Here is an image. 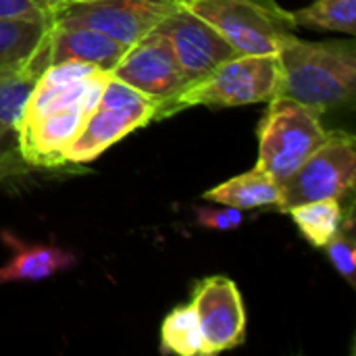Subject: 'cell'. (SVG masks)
<instances>
[{
    "label": "cell",
    "instance_id": "obj_19",
    "mask_svg": "<svg viewBox=\"0 0 356 356\" xmlns=\"http://www.w3.org/2000/svg\"><path fill=\"white\" fill-rule=\"evenodd\" d=\"M161 350L167 355H202V332L192 302L173 309L165 317L161 327Z\"/></svg>",
    "mask_w": 356,
    "mask_h": 356
},
{
    "label": "cell",
    "instance_id": "obj_23",
    "mask_svg": "<svg viewBox=\"0 0 356 356\" xmlns=\"http://www.w3.org/2000/svg\"><path fill=\"white\" fill-rule=\"evenodd\" d=\"M27 169H29V165L19 154L17 144L13 148H6L0 144V181L15 177V175H25Z\"/></svg>",
    "mask_w": 356,
    "mask_h": 356
},
{
    "label": "cell",
    "instance_id": "obj_15",
    "mask_svg": "<svg viewBox=\"0 0 356 356\" xmlns=\"http://www.w3.org/2000/svg\"><path fill=\"white\" fill-rule=\"evenodd\" d=\"M204 200L234 207L240 211H252V209H265L282 204V188L280 184L269 177L259 165L238 177H232L225 184L215 186L213 190L204 192Z\"/></svg>",
    "mask_w": 356,
    "mask_h": 356
},
{
    "label": "cell",
    "instance_id": "obj_22",
    "mask_svg": "<svg viewBox=\"0 0 356 356\" xmlns=\"http://www.w3.org/2000/svg\"><path fill=\"white\" fill-rule=\"evenodd\" d=\"M244 221V215L240 209L234 207H225L221 204V209H211V207H196V223L209 229H217V232H232L238 229Z\"/></svg>",
    "mask_w": 356,
    "mask_h": 356
},
{
    "label": "cell",
    "instance_id": "obj_9",
    "mask_svg": "<svg viewBox=\"0 0 356 356\" xmlns=\"http://www.w3.org/2000/svg\"><path fill=\"white\" fill-rule=\"evenodd\" d=\"M111 75L144 96L154 98L159 106L173 100L190 86L169 40L156 29L131 44Z\"/></svg>",
    "mask_w": 356,
    "mask_h": 356
},
{
    "label": "cell",
    "instance_id": "obj_17",
    "mask_svg": "<svg viewBox=\"0 0 356 356\" xmlns=\"http://www.w3.org/2000/svg\"><path fill=\"white\" fill-rule=\"evenodd\" d=\"M50 25L23 19H0V69L29 63Z\"/></svg>",
    "mask_w": 356,
    "mask_h": 356
},
{
    "label": "cell",
    "instance_id": "obj_14",
    "mask_svg": "<svg viewBox=\"0 0 356 356\" xmlns=\"http://www.w3.org/2000/svg\"><path fill=\"white\" fill-rule=\"evenodd\" d=\"M4 244L15 250L10 263L0 267V284L40 282L75 265V257L56 246H29L10 232L2 234Z\"/></svg>",
    "mask_w": 356,
    "mask_h": 356
},
{
    "label": "cell",
    "instance_id": "obj_6",
    "mask_svg": "<svg viewBox=\"0 0 356 356\" xmlns=\"http://www.w3.org/2000/svg\"><path fill=\"white\" fill-rule=\"evenodd\" d=\"M356 179L355 136L342 129H327L323 144L280 186L282 204L286 213L292 207L338 198L344 200L353 194Z\"/></svg>",
    "mask_w": 356,
    "mask_h": 356
},
{
    "label": "cell",
    "instance_id": "obj_5",
    "mask_svg": "<svg viewBox=\"0 0 356 356\" xmlns=\"http://www.w3.org/2000/svg\"><path fill=\"white\" fill-rule=\"evenodd\" d=\"M159 102L144 96L117 77H108L102 96L88 117L81 134L63 150L60 165H83L96 161L106 148L146 127L156 119Z\"/></svg>",
    "mask_w": 356,
    "mask_h": 356
},
{
    "label": "cell",
    "instance_id": "obj_18",
    "mask_svg": "<svg viewBox=\"0 0 356 356\" xmlns=\"http://www.w3.org/2000/svg\"><path fill=\"white\" fill-rule=\"evenodd\" d=\"M294 27H309L319 31L356 33V0H313L309 6L290 13Z\"/></svg>",
    "mask_w": 356,
    "mask_h": 356
},
{
    "label": "cell",
    "instance_id": "obj_10",
    "mask_svg": "<svg viewBox=\"0 0 356 356\" xmlns=\"http://www.w3.org/2000/svg\"><path fill=\"white\" fill-rule=\"evenodd\" d=\"M192 307L202 332V355H219L244 342V300L229 277L213 275L196 282Z\"/></svg>",
    "mask_w": 356,
    "mask_h": 356
},
{
    "label": "cell",
    "instance_id": "obj_25",
    "mask_svg": "<svg viewBox=\"0 0 356 356\" xmlns=\"http://www.w3.org/2000/svg\"><path fill=\"white\" fill-rule=\"evenodd\" d=\"M263 2H273V0H263Z\"/></svg>",
    "mask_w": 356,
    "mask_h": 356
},
{
    "label": "cell",
    "instance_id": "obj_7",
    "mask_svg": "<svg viewBox=\"0 0 356 356\" xmlns=\"http://www.w3.org/2000/svg\"><path fill=\"white\" fill-rule=\"evenodd\" d=\"M108 77V71H100L79 102L56 108L27 125L17 127V150L29 167H60L63 150L81 134Z\"/></svg>",
    "mask_w": 356,
    "mask_h": 356
},
{
    "label": "cell",
    "instance_id": "obj_16",
    "mask_svg": "<svg viewBox=\"0 0 356 356\" xmlns=\"http://www.w3.org/2000/svg\"><path fill=\"white\" fill-rule=\"evenodd\" d=\"M286 213L292 217V221L311 246L323 248L340 232L346 209L338 198H323L292 207Z\"/></svg>",
    "mask_w": 356,
    "mask_h": 356
},
{
    "label": "cell",
    "instance_id": "obj_4",
    "mask_svg": "<svg viewBox=\"0 0 356 356\" xmlns=\"http://www.w3.org/2000/svg\"><path fill=\"white\" fill-rule=\"evenodd\" d=\"M181 4L211 23L238 54H277L294 35L290 10L275 0H181Z\"/></svg>",
    "mask_w": 356,
    "mask_h": 356
},
{
    "label": "cell",
    "instance_id": "obj_24",
    "mask_svg": "<svg viewBox=\"0 0 356 356\" xmlns=\"http://www.w3.org/2000/svg\"><path fill=\"white\" fill-rule=\"evenodd\" d=\"M50 6H52V10L56 13L58 8H63V6H67V4H73V2H81V0H46Z\"/></svg>",
    "mask_w": 356,
    "mask_h": 356
},
{
    "label": "cell",
    "instance_id": "obj_21",
    "mask_svg": "<svg viewBox=\"0 0 356 356\" xmlns=\"http://www.w3.org/2000/svg\"><path fill=\"white\" fill-rule=\"evenodd\" d=\"M0 19H23L52 25L54 10L46 0H0Z\"/></svg>",
    "mask_w": 356,
    "mask_h": 356
},
{
    "label": "cell",
    "instance_id": "obj_3",
    "mask_svg": "<svg viewBox=\"0 0 356 356\" xmlns=\"http://www.w3.org/2000/svg\"><path fill=\"white\" fill-rule=\"evenodd\" d=\"M325 136L319 111L275 94L259 125L257 165L282 186L323 144Z\"/></svg>",
    "mask_w": 356,
    "mask_h": 356
},
{
    "label": "cell",
    "instance_id": "obj_1",
    "mask_svg": "<svg viewBox=\"0 0 356 356\" xmlns=\"http://www.w3.org/2000/svg\"><path fill=\"white\" fill-rule=\"evenodd\" d=\"M282 79L277 94L294 98L321 115L350 106L356 94V50L353 42H305L292 35L277 52Z\"/></svg>",
    "mask_w": 356,
    "mask_h": 356
},
{
    "label": "cell",
    "instance_id": "obj_20",
    "mask_svg": "<svg viewBox=\"0 0 356 356\" xmlns=\"http://www.w3.org/2000/svg\"><path fill=\"white\" fill-rule=\"evenodd\" d=\"M355 219H353V207L346 209L344 221L340 232L323 246L327 252L330 263L334 269L353 286L356 288V246H355Z\"/></svg>",
    "mask_w": 356,
    "mask_h": 356
},
{
    "label": "cell",
    "instance_id": "obj_11",
    "mask_svg": "<svg viewBox=\"0 0 356 356\" xmlns=\"http://www.w3.org/2000/svg\"><path fill=\"white\" fill-rule=\"evenodd\" d=\"M156 31L169 40L190 86L207 77L225 60L238 56L236 48L211 23L188 10L184 4L163 19Z\"/></svg>",
    "mask_w": 356,
    "mask_h": 356
},
{
    "label": "cell",
    "instance_id": "obj_8",
    "mask_svg": "<svg viewBox=\"0 0 356 356\" xmlns=\"http://www.w3.org/2000/svg\"><path fill=\"white\" fill-rule=\"evenodd\" d=\"M181 0H81L54 13V21L75 23L136 44L169 17Z\"/></svg>",
    "mask_w": 356,
    "mask_h": 356
},
{
    "label": "cell",
    "instance_id": "obj_13",
    "mask_svg": "<svg viewBox=\"0 0 356 356\" xmlns=\"http://www.w3.org/2000/svg\"><path fill=\"white\" fill-rule=\"evenodd\" d=\"M46 67H48V56H46V38H44L42 46L38 48L35 56L29 63L0 69V144H4L8 134H15L23 108Z\"/></svg>",
    "mask_w": 356,
    "mask_h": 356
},
{
    "label": "cell",
    "instance_id": "obj_12",
    "mask_svg": "<svg viewBox=\"0 0 356 356\" xmlns=\"http://www.w3.org/2000/svg\"><path fill=\"white\" fill-rule=\"evenodd\" d=\"M127 50L129 44L115 40L108 33L65 21H52L46 35L48 65L63 60H81L111 73Z\"/></svg>",
    "mask_w": 356,
    "mask_h": 356
},
{
    "label": "cell",
    "instance_id": "obj_2",
    "mask_svg": "<svg viewBox=\"0 0 356 356\" xmlns=\"http://www.w3.org/2000/svg\"><path fill=\"white\" fill-rule=\"evenodd\" d=\"M282 65L277 54H238L200 81L188 86L156 111L163 121L190 106H244L269 102L280 88Z\"/></svg>",
    "mask_w": 356,
    "mask_h": 356
}]
</instances>
